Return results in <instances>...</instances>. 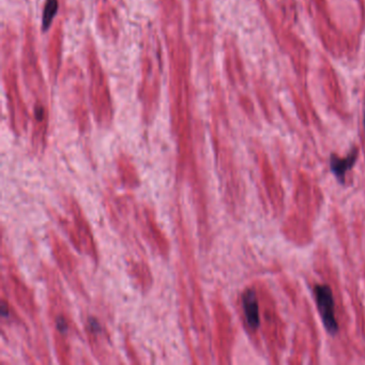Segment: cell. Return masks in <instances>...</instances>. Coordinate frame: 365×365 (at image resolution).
I'll use <instances>...</instances> for the list:
<instances>
[{"label": "cell", "mask_w": 365, "mask_h": 365, "mask_svg": "<svg viewBox=\"0 0 365 365\" xmlns=\"http://www.w3.org/2000/svg\"><path fill=\"white\" fill-rule=\"evenodd\" d=\"M316 303L318 311L322 319L324 328L330 334H336L339 331L336 318L334 313V299H333L332 290L328 285H316L314 288Z\"/></svg>", "instance_id": "1"}, {"label": "cell", "mask_w": 365, "mask_h": 365, "mask_svg": "<svg viewBox=\"0 0 365 365\" xmlns=\"http://www.w3.org/2000/svg\"><path fill=\"white\" fill-rule=\"evenodd\" d=\"M242 307L247 324L252 329H257L260 324L259 307L253 289L245 290L242 296Z\"/></svg>", "instance_id": "2"}, {"label": "cell", "mask_w": 365, "mask_h": 365, "mask_svg": "<svg viewBox=\"0 0 365 365\" xmlns=\"http://www.w3.org/2000/svg\"><path fill=\"white\" fill-rule=\"evenodd\" d=\"M356 158H358V149H354L347 157L336 158L334 155L331 157L330 160V168L331 172L335 175L337 179L341 182H344L345 180L346 174L349 172L352 168H354V163H356Z\"/></svg>", "instance_id": "3"}, {"label": "cell", "mask_w": 365, "mask_h": 365, "mask_svg": "<svg viewBox=\"0 0 365 365\" xmlns=\"http://www.w3.org/2000/svg\"><path fill=\"white\" fill-rule=\"evenodd\" d=\"M57 9H58V1H57V0H48V1H46L43 16L44 31H46V29L50 27L53 19H54L55 14H56Z\"/></svg>", "instance_id": "4"}, {"label": "cell", "mask_w": 365, "mask_h": 365, "mask_svg": "<svg viewBox=\"0 0 365 365\" xmlns=\"http://www.w3.org/2000/svg\"><path fill=\"white\" fill-rule=\"evenodd\" d=\"M364 130H365V108H364Z\"/></svg>", "instance_id": "5"}]
</instances>
